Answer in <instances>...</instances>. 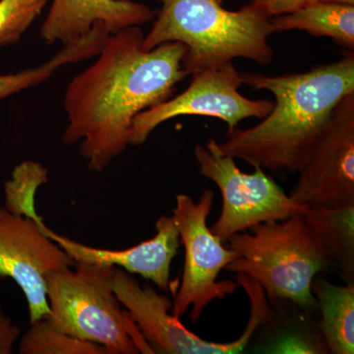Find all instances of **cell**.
Segmentation results:
<instances>
[{
    "instance_id": "ba28073f",
    "label": "cell",
    "mask_w": 354,
    "mask_h": 354,
    "mask_svg": "<svg viewBox=\"0 0 354 354\" xmlns=\"http://www.w3.org/2000/svg\"><path fill=\"white\" fill-rule=\"evenodd\" d=\"M194 155L202 176L213 181L221 191V211L211 230L221 241L267 221L285 220L307 207L293 201L271 176L259 167L245 174L225 155L218 142L209 139L196 145Z\"/></svg>"
},
{
    "instance_id": "9a60e30c",
    "label": "cell",
    "mask_w": 354,
    "mask_h": 354,
    "mask_svg": "<svg viewBox=\"0 0 354 354\" xmlns=\"http://www.w3.org/2000/svg\"><path fill=\"white\" fill-rule=\"evenodd\" d=\"M274 32L300 30L315 37L332 39L348 51L354 50V6L316 3L271 19Z\"/></svg>"
},
{
    "instance_id": "52a82bcc",
    "label": "cell",
    "mask_w": 354,
    "mask_h": 354,
    "mask_svg": "<svg viewBox=\"0 0 354 354\" xmlns=\"http://www.w3.org/2000/svg\"><path fill=\"white\" fill-rule=\"evenodd\" d=\"M213 190H205L195 201L189 195L178 194L172 218L185 257L180 283L172 293V315L180 318L190 311L191 322L199 320L203 311L216 299H223L239 288L234 281H218L221 272L237 257L209 227L214 204Z\"/></svg>"
},
{
    "instance_id": "5bb4252c",
    "label": "cell",
    "mask_w": 354,
    "mask_h": 354,
    "mask_svg": "<svg viewBox=\"0 0 354 354\" xmlns=\"http://www.w3.org/2000/svg\"><path fill=\"white\" fill-rule=\"evenodd\" d=\"M312 293L322 313L320 330L330 353H354V286H337L321 277L312 281Z\"/></svg>"
},
{
    "instance_id": "6da1fadb",
    "label": "cell",
    "mask_w": 354,
    "mask_h": 354,
    "mask_svg": "<svg viewBox=\"0 0 354 354\" xmlns=\"http://www.w3.org/2000/svg\"><path fill=\"white\" fill-rule=\"evenodd\" d=\"M137 26L109 35L97 60L74 77L64 95L65 145L80 142L88 169L102 171L127 150L133 120L167 101L187 74L180 43L143 48Z\"/></svg>"
},
{
    "instance_id": "2e32d148",
    "label": "cell",
    "mask_w": 354,
    "mask_h": 354,
    "mask_svg": "<svg viewBox=\"0 0 354 354\" xmlns=\"http://www.w3.org/2000/svg\"><path fill=\"white\" fill-rule=\"evenodd\" d=\"M305 220L329 255L342 272L353 279L354 205L339 208H310L304 212Z\"/></svg>"
},
{
    "instance_id": "8992f818",
    "label": "cell",
    "mask_w": 354,
    "mask_h": 354,
    "mask_svg": "<svg viewBox=\"0 0 354 354\" xmlns=\"http://www.w3.org/2000/svg\"><path fill=\"white\" fill-rule=\"evenodd\" d=\"M111 288L143 335L153 354L239 353L248 346L263 324L271 320L272 309L264 290L256 281L242 283L250 301V316L244 332L234 342H209L186 329L178 317L172 315V301L152 286L140 285L132 274L113 267Z\"/></svg>"
},
{
    "instance_id": "4fadbf2b",
    "label": "cell",
    "mask_w": 354,
    "mask_h": 354,
    "mask_svg": "<svg viewBox=\"0 0 354 354\" xmlns=\"http://www.w3.org/2000/svg\"><path fill=\"white\" fill-rule=\"evenodd\" d=\"M156 11L133 0H53L41 29L44 43H71L102 25L113 35L152 22Z\"/></svg>"
},
{
    "instance_id": "d6986e66",
    "label": "cell",
    "mask_w": 354,
    "mask_h": 354,
    "mask_svg": "<svg viewBox=\"0 0 354 354\" xmlns=\"http://www.w3.org/2000/svg\"><path fill=\"white\" fill-rule=\"evenodd\" d=\"M48 181V171L39 162L25 160L14 169L4 184L7 209L28 216L35 209V195L39 186Z\"/></svg>"
},
{
    "instance_id": "3957f363",
    "label": "cell",
    "mask_w": 354,
    "mask_h": 354,
    "mask_svg": "<svg viewBox=\"0 0 354 354\" xmlns=\"http://www.w3.org/2000/svg\"><path fill=\"white\" fill-rule=\"evenodd\" d=\"M153 27L143 48L162 44L185 46L183 60L187 75L245 58L268 66L274 58L269 38L274 34L271 18L254 4L228 10L221 0H158Z\"/></svg>"
},
{
    "instance_id": "ffe728a7",
    "label": "cell",
    "mask_w": 354,
    "mask_h": 354,
    "mask_svg": "<svg viewBox=\"0 0 354 354\" xmlns=\"http://www.w3.org/2000/svg\"><path fill=\"white\" fill-rule=\"evenodd\" d=\"M50 0H0V48L19 41Z\"/></svg>"
},
{
    "instance_id": "44dd1931",
    "label": "cell",
    "mask_w": 354,
    "mask_h": 354,
    "mask_svg": "<svg viewBox=\"0 0 354 354\" xmlns=\"http://www.w3.org/2000/svg\"><path fill=\"white\" fill-rule=\"evenodd\" d=\"M316 2L318 0H251L269 18L293 12Z\"/></svg>"
},
{
    "instance_id": "5b68a950",
    "label": "cell",
    "mask_w": 354,
    "mask_h": 354,
    "mask_svg": "<svg viewBox=\"0 0 354 354\" xmlns=\"http://www.w3.org/2000/svg\"><path fill=\"white\" fill-rule=\"evenodd\" d=\"M113 267L76 263L46 277L51 325L109 354H153L111 288Z\"/></svg>"
},
{
    "instance_id": "8fae6325",
    "label": "cell",
    "mask_w": 354,
    "mask_h": 354,
    "mask_svg": "<svg viewBox=\"0 0 354 354\" xmlns=\"http://www.w3.org/2000/svg\"><path fill=\"white\" fill-rule=\"evenodd\" d=\"M76 263L34 218L0 207V279H11L27 300L30 324L50 313L46 277Z\"/></svg>"
},
{
    "instance_id": "277c9868",
    "label": "cell",
    "mask_w": 354,
    "mask_h": 354,
    "mask_svg": "<svg viewBox=\"0 0 354 354\" xmlns=\"http://www.w3.org/2000/svg\"><path fill=\"white\" fill-rule=\"evenodd\" d=\"M225 243L237 254L225 270L259 283L269 304L286 300L305 310L316 306L312 281L330 260L304 213L260 223Z\"/></svg>"
},
{
    "instance_id": "9c48e42d",
    "label": "cell",
    "mask_w": 354,
    "mask_h": 354,
    "mask_svg": "<svg viewBox=\"0 0 354 354\" xmlns=\"http://www.w3.org/2000/svg\"><path fill=\"white\" fill-rule=\"evenodd\" d=\"M242 85L241 73L232 62L193 74L184 92L142 111L134 118L128 145H142L156 128L178 116L218 118L227 123L228 131L247 118L263 120L271 113L274 102L247 99L239 93Z\"/></svg>"
},
{
    "instance_id": "603a6c76",
    "label": "cell",
    "mask_w": 354,
    "mask_h": 354,
    "mask_svg": "<svg viewBox=\"0 0 354 354\" xmlns=\"http://www.w3.org/2000/svg\"><path fill=\"white\" fill-rule=\"evenodd\" d=\"M322 3L339 4V6H353L354 0H318Z\"/></svg>"
},
{
    "instance_id": "30bf717a",
    "label": "cell",
    "mask_w": 354,
    "mask_h": 354,
    "mask_svg": "<svg viewBox=\"0 0 354 354\" xmlns=\"http://www.w3.org/2000/svg\"><path fill=\"white\" fill-rule=\"evenodd\" d=\"M290 197L310 208L354 205V93L337 104L298 165Z\"/></svg>"
},
{
    "instance_id": "e0dca14e",
    "label": "cell",
    "mask_w": 354,
    "mask_h": 354,
    "mask_svg": "<svg viewBox=\"0 0 354 354\" xmlns=\"http://www.w3.org/2000/svg\"><path fill=\"white\" fill-rule=\"evenodd\" d=\"M21 354H109L108 349L62 332L44 317L21 335Z\"/></svg>"
},
{
    "instance_id": "ac0fdd59",
    "label": "cell",
    "mask_w": 354,
    "mask_h": 354,
    "mask_svg": "<svg viewBox=\"0 0 354 354\" xmlns=\"http://www.w3.org/2000/svg\"><path fill=\"white\" fill-rule=\"evenodd\" d=\"M90 55L91 48L87 41L76 39L64 44V48L58 51L55 57L39 66L25 69L17 73L0 75V100L39 85L48 80L60 67L88 59Z\"/></svg>"
},
{
    "instance_id": "7a4b0ae2",
    "label": "cell",
    "mask_w": 354,
    "mask_h": 354,
    "mask_svg": "<svg viewBox=\"0 0 354 354\" xmlns=\"http://www.w3.org/2000/svg\"><path fill=\"white\" fill-rule=\"evenodd\" d=\"M243 85L274 95L271 113L257 125L227 131L220 150L251 167L272 172H297L333 111L354 93V55L348 51L333 64L304 73L270 76L241 73Z\"/></svg>"
},
{
    "instance_id": "7c38bea8",
    "label": "cell",
    "mask_w": 354,
    "mask_h": 354,
    "mask_svg": "<svg viewBox=\"0 0 354 354\" xmlns=\"http://www.w3.org/2000/svg\"><path fill=\"white\" fill-rule=\"evenodd\" d=\"M48 237L75 263L120 268L132 274L150 279L160 290L174 292L178 281H171L172 260L180 248V239L172 216H162L156 223V235L138 245L120 250L95 248L57 234L44 225L41 216H32Z\"/></svg>"
},
{
    "instance_id": "7402d4cb",
    "label": "cell",
    "mask_w": 354,
    "mask_h": 354,
    "mask_svg": "<svg viewBox=\"0 0 354 354\" xmlns=\"http://www.w3.org/2000/svg\"><path fill=\"white\" fill-rule=\"evenodd\" d=\"M21 329L6 315L0 304V354L13 353L16 342L19 341Z\"/></svg>"
}]
</instances>
